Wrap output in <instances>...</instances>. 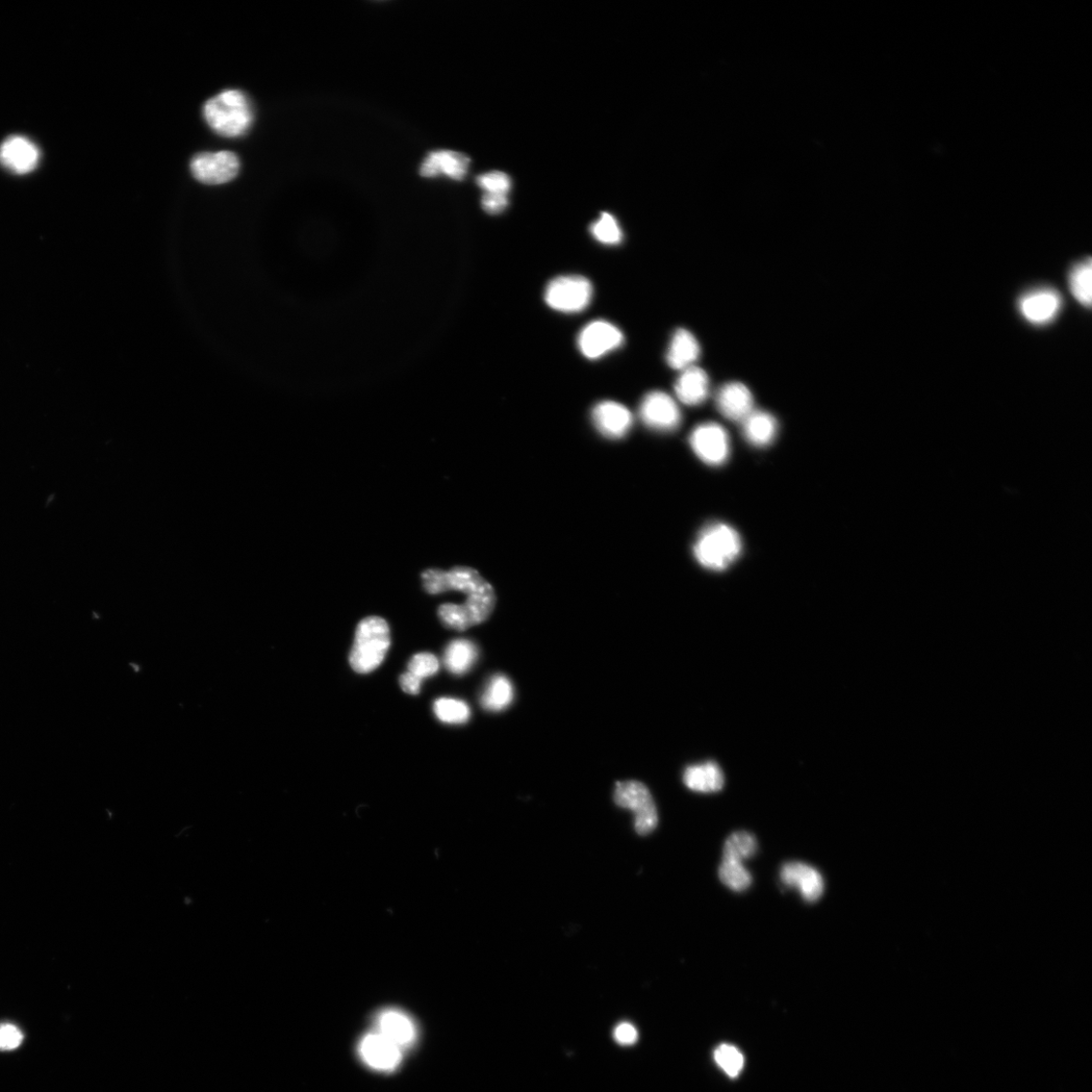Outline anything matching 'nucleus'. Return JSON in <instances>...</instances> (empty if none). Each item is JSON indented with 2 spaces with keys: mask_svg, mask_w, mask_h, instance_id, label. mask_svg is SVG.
Segmentation results:
<instances>
[{
  "mask_svg": "<svg viewBox=\"0 0 1092 1092\" xmlns=\"http://www.w3.org/2000/svg\"><path fill=\"white\" fill-rule=\"evenodd\" d=\"M590 230L593 237L602 244L617 245L623 239L617 220L609 213H602L600 219L592 224Z\"/></svg>",
  "mask_w": 1092,
  "mask_h": 1092,
  "instance_id": "29",
  "label": "nucleus"
},
{
  "mask_svg": "<svg viewBox=\"0 0 1092 1092\" xmlns=\"http://www.w3.org/2000/svg\"><path fill=\"white\" fill-rule=\"evenodd\" d=\"M204 115L214 131L229 138L242 136L253 119L249 101L239 90H226L208 100Z\"/></svg>",
  "mask_w": 1092,
  "mask_h": 1092,
  "instance_id": "4",
  "label": "nucleus"
},
{
  "mask_svg": "<svg viewBox=\"0 0 1092 1092\" xmlns=\"http://www.w3.org/2000/svg\"><path fill=\"white\" fill-rule=\"evenodd\" d=\"M360 1053L370 1068L379 1072L395 1071L402 1060V1049L378 1032L363 1039Z\"/></svg>",
  "mask_w": 1092,
  "mask_h": 1092,
  "instance_id": "13",
  "label": "nucleus"
},
{
  "mask_svg": "<svg viewBox=\"0 0 1092 1092\" xmlns=\"http://www.w3.org/2000/svg\"><path fill=\"white\" fill-rule=\"evenodd\" d=\"M720 878L726 887L736 893L747 891L753 881L751 873L743 863L727 860H722Z\"/></svg>",
  "mask_w": 1092,
  "mask_h": 1092,
  "instance_id": "27",
  "label": "nucleus"
},
{
  "mask_svg": "<svg viewBox=\"0 0 1092 1092\" xmlns=\"http://www.w3.org/2000/svg\"><path fill=\"white\" fill-rule=\"evenodd\" d=\"M742 423L744 436L752 445L768 446L777 437L778 422L769 412L754 410Z\"/></svg>",
  "mask_w": 1092,
  "mask_h": 1092,
  "instance_id": "22",
  "label": "nucleus"
},
{
  "mask_svg": "<svg viewBox=\"0 0 1092 1092\" xmlns=\"http://www.w3.org/2000/svg\"><path fill=\"white\" fill-rule=\"evenodd\" d=\"M640 416L647 426L658 431H673L682 421L675 400L660 391L651 392L643 399Z\"/></svg>",
  "mask_w": 1092,
  "mask_h": 1092,
  "instance_id": "10",
  "label": "nucleus"
},
{
  "mask_svg": "<svg viewBox=\"0 0 1092 1092\" xmlns=\"http://www.w3.org/2000/svg\"><path fill=\"white\" fill-rule=\"evenodd\" d=\"M23 1040L22 1032L15 1025L0 1024V1051H12L20 1046Z\"/></svg>",
  "mask_w": 1092,
  "mask_h": 1092,
  "instance_id": "33",
  "label": "nucleus"
},
{
  "mask_svg": "<svg viewBox=\"0 0 1092 1092\" xmlns=\"http://www.w3.org/2000/svg\"><path fill=\"white\" fill-rule=\"evenodd\" d=\"M514 697L512 683L503 675L491 679L481 696V705L489 711H501L510 706Z\"/></svg>",
  "mask_w": 1092,
  "mask_h": 1092,
  "instance_id": "24",
  "label": "nucleus"
},
{
  "mask_svg": "<svg viewBox=\"0 0 1092 1092\" xmlns=\"http://www.w3.org/2000/svg\"><path fill=\"white\" fill-rule=\"evenodd\" d=\"M675 393L685 405L702 404L709 395V377L706 371L695 366L683 370L675 384Z\"/></svg>",
  "mask_w": 1092,
  "mask_h": 1092,
  "instance_id": "19",
  "label": "nucleus"
},
{
  "mask_svg": "<svg viewBox=\"0 0 1092 1092\" xmlns=\"http://www.w3.org/2000/svg\"><path fill=\"white\" fill-rule=\"evenodd\" d=\"M508 205H510L508 195L485 194L481 198L482 208L491 215L502 213Z\"/></svg>",
  "mask_w": 1092,
  "mask_h": 1092,
  "instance_id": "34",
  "label": "nucleus"
},
{
  "mask_svg": "<svg viewBox=\"0 0 1092 1092\" xmlns=\"http://www.w3.org/2000/svg\"><path fill=\"white\" fill-rule=\"evenodd\" d=\"M390 647L388 622L379 616H369L359 623L355 631L349 664L359 674L371 673L382 665Z\"/></svg>",
  "mask_w": 1092,
  "mask_h": 1092,
  "instance_id": "2",
  "label": "nucleus"
},
{
  "mask_svg": "<svg viewBox=\"0 0 1092 1092\" xmlns=\"http://www.w3.org/2000/svg\"><path fill=\"white\" fill-rule=\"evenodd\" d=\"M438 719L449 724L466 723L471 717L470 707L461 700L440 698L435 704Z\"/></svg>",
  "mask_w": 1092,
  "mask_h": 1092,
  "instance_id": "28",
  "label": "nucleus"
},
{
  "mask_svg": "<svg viewBox=\"0 0 1092 1092\" xmlns=\"http://www.w3.org/2000/svg\"><path fill=\"white\" fill-rule=\"evenodd\" d=\"M422 680L407 672L400 677L401 688L410 695H418L421 690Z\"/></svg>",
  "mask_w": 1092,
  "mask_h": 1092,
  "instance_id": "36",
  "label": "nucleus"
},
{
  "mask_svg": "<svg viewBox=\"0 0 1092 1092\" xmlns=\"http://www.w3.org/2000/svg\"><path fill=\"white\" fill-rule=\"evenodd\" d=\"M377 1032L388 1038L402 1050L410 1047L417 1037L416 1027L409 1015L398 1009H387L378 1014Z\"/></svg>",
  "mask_w": 1092,
  "mask_h": 1092,
  "instance_id": "16",
  "label": "nucleus"
},
{
  "mask_svg": "<svg viewBox=\"0 0 1092 1092\" xmlns=\"http://www.w3.org/2000/svg\"><path fill=\"white\" fill-rule=\"evenodd\" d=\"M440 670V662L438 657L429 652H421L415 654L409 662L408 672L418 677L422 681L425 678L435 676Z\"/></svg>",
  "mask_w": 1092,
  "mask_h": 1092,
  "instance_id": "32",
  "label": "nucleus"
},
{
  "mask_svg": "<svg viewBox=\"0 0 1092 1092\" xmlns=\"http://www.w3.org/2000/svg\"><path fill=\"white\" fill-rule=\"evenodd\" d=\"M721 414L730 421L743 422L754 411V397L742 383H728L717 395Z\"/></svg>",
  "mask_w": 1092,
  "mask_h": 1092,
  "instance_id": "15",
  "label": "nucleus"
},
{
  "mask_svg": "<svg viewBox=\"0 0 1092 1092\" xmlns=\"http://www.w3.org/2000/svg\"><path fill=\"white\" fill-rule=\"evenodd\" d=\"M683 780L690 791L700 793H719L724 785L723 773L715 761L688 767Z\"/></svg>",
  "mask_w": 1092,
  "mask_h": 1092,
  "instance_id": "21",
  "label": "nucleus"
},
{
  "mask_svg": "<svg viewBox=\"0 0 1092 1092\" xmlns=\"http://www.w3.org/2000/svg\"><path fill=\"white\" fill-rule=\"evenodd\" d=\"M689 442L699 459L709 466H722L730 454L728 434L718 423L707 422L698 425L692 431Z\"/></svg>",
  "mask_w": 1092,
  "mask_h": 1092,
  "instance_id": "7",
  "label": "nucleus"
},
{
  "mask_svg": "<svg viewBox=\"0 0 1092 1092\" xmlns=\"http://www.w3.org/2000/svg\"><path fill=\"white\" fill-rule=\"evenodd\" d=\"M1092 265L1088 259L1078 264L1072 271L1070 277L1071 290L1074 298L1086 308L1091 306L1092 299Z\"/></svg>",
  "mask_w": 1092,
  "mask_h": 1092,
  "instance_id": "26",
  "label": "nucleus"
},
{
  "mask_svg": "<svg viewBox=\"0 0 1092 1092\" xmlns=\"http://www.w3.org/2000/svg\"><path fill=\"white\" fill-rule=\"evenodd\" d=\"M239 168L238 158L232 152L228 151L198 155L191 164L194 179L202 184L212 186L232 181L238 174Z\"/></svg>",
  "mask_w": 1092,
  "mask_h": 1092,
  "instance_id": "9",
  "label": "nucleus"
},
{
  "mask_svg": "<svg viewBox=\"0 0 1092 1092\" xmlns=\"http://www.w3.org/2000/svg\"><path fill=\"white\" fill-rule=\"evenodd\" d=\"M40 158L37 145L22 136H11L0 145V164L18 175L34 171L39 165Z\"/></svg>",
  "mask_w": 1092,
  "mask_h": 1092,
  "instance_id": "11",
  "label": "nucleus"
},
{
  "mask_svg": "<svg viewBox=\"0 0 1092 1092\" xmlns=\"http://www.w3.org/2000/svg\"><path fill=\"white\" fill-rule=\"evenodd\" d=\"M700 357V345L695 336L686 329L674 334L667 353L668 365L677 370L694 367Z\"/></svg>",
  "mask_w": 1092,
  "mask_h": 1092,
  "instance_id": "20",
  "label": "nucleus"
},
{
  "mask_svg": "<svg viewBox=\"0 0 1092 1092\" xmlns=\"http://www.w3.org/2000/svg\"><path fill=\"white\" fill-rule=\"evenodd\" d=\"M476 184L486 192L485 194H492L508 195L512 188L511 176L501 171H492L477 176Z\"/></svg>",
  "mask_w": 1092,
  "mask_h": 1092,
  "instance_id": "31",
  "label": "nucleus"
},
{
  "mask_svg": "<svg viewBox=\"0 0 1092 1092\" xmlns=\"http://www.w3.org/2000/svg\"><path fill=\"white\" fill-rule=\"evenodd\" d=\"M780 877L786 886L797 889L807 902L818 901L825 893L822 874L802 862L787 863L781 869Z\"/></svg>",
  "mask_w": 1092,
  "mask_h": 1092,
  "instance_id": "12",
  "label": "nucleus"
},
{
  "mask_svg": "<svg viewBox=\"0 0 1092 1092\" xmlns=\"http://www.w3.org/2000/svg\"><path fill=\"white\" fill-rule=\"evenodd\" d=\"M639 1034L636 1028L629 1023H621L616 1028L615 1038L621 1045H631L637 1042Z\"/></svg>",
  "mask_w": 1092,
  "mask_h": 1092,
  "instance_id": "35",
  "label": "nucleus"
},
{
  "mask_svg": "<svg viewBox=\"0 0 1092 1092\" xmlns=\"http://www.w3.org/2000/svg\"><path fill=\"white\" fill-rule=\"evenodd\" d=\"M470 162V159L459 152L437 151L424 160L420 174L429 179L445 174L452 180L462 181L468 173Z\"/></svg>",
  "mask_w": 1092,
  "mask_h": 1092,
  "instance_id": "17",
  "label": "nucleus"
},
{
  "mask_svg": "<svg viewBox=\"0 0 1092 1092\" xmlns=\"http://www.w3.org/2000/svg\"><path fill=\"white\" fill-rule=\"evenodd\" d=\"M616 803L633 811L634 828L638 833H651L657 826V812L652 796L647 786L639 781L617 782L615 793Z\"/></svg>",
  "mask_w": 1092,
  "mask_h": 1092,
  "instance_id": "6",
  "label": "nucleus"
},
{
  "mask_svg": "<svg viewBox=\"0 0 1092 1092\" xmlns=\"http://www.w3.org/2000/svg\"><path fill=\"white\" fill-rule=\"evenodd\" d=\"M742 549L743 544L738 531L727 524L717 522L700 531L693 551L702 567L722 572L738 560Z\"/></svg>",
  "mask_w": 1092,
  "mask_h": 1092,
  "instance_id": "3",
  "label": "nucleus"
},
{
  "mask_svg": "<svg viewBox=\"0 0 1092 1092\" xmlns=\"http://www.w3.org/2000/svg\"><path fill=\"white\" fill-rule=\"evenodd\" d=\"M424 590L430 595L448 591L465 595V604L445 603L439 608L442 624L453 630L465 631L485 622L496 606V593L491 583L476 570L454 567L449 571L429 569L422 573Z\"/></svg>",
  "mask_w": 1092,
  "mask_h": 1092,
  "instance_id": "1",
  "label": "nucleus"
},
{
  "mask_svg": "<svg viewBox=\"0 0 1092 1092\" xmlns=\"http://www.w3.org/2000/svg\"><path fill=\"white\" fill-rule=\"evenodd\" d=\"M477 658L476 647L468 640L452 641L444 652V665L454 675L467 673Z\"/></svg>",
  "mask_w": 1092,
  "mask_h": 1092,
  "instance_id": "23",
  "label": "nucleus"
},
{
  "mask_svg": "<svg viewBox=\"0 0 1092 1092\" xmlns=\"http://www.w3.org/2000/svg\"><path fill=\"white\" fill-rule=\"evenodd\" d=\"M592 419L599 433L613 440L624 438L633 423L632 414L625 405L614 401L597 404L592 411Z\"/></svg>",
  "mask_w": 1092,
  "mask_h": 1092,
  "instance_id": "14",
  "label": "nucleus"
},
{
  "mask_svg": "<svg viewBox=\"0 0 1092 1092\" xmlns=\"http://www.w3.org/2000/svg\"><path fill=\"white\" fill-rule=\"evenodd\" d=\"M624 342L620 330L612 323L597 320L581 329L578 346L583 357L598 360L605 354L619 348Z\"/></svg>",
  "mask_w": 1092,
  "mask_h": 1092,
  "instance_id": "8",
  "label": "nucleus"
},
{
  "mask_svg": "<svg viewBox=\"0 0 1092 1092\" xmlns=\"http://www.w3.org/2000/svg\"><path fill=\"white\" fill-rule=\"evenodd\" d=\"M1061 308V298L1052 290H1038L1024 296L1020 300V311L1027 321L1033 324H1046L1052 321Z\"/></svg>",
  "mask_w": 1092,
  "mask_h": 1092,
  "instance_id": "18",
  "label": "nucleus"
},
{
  "mask_svg": "<svg viewBox=\"0 0 1092 1092\" xmlns=\"http://www.w3.org/2000/svg\"><path fill=\"white\" fill-rule=\"evenodd\" d=\"M715 1061L719 1068L729 1077H738L744 1070L745 1057L733 1045L722 1044L715 1051Z\"/></svg>",
  "mask_w": 1092,
  "mask_h": 1092,
  "instance_id": "30",
  "label": "nucleus"
},
{
  "mask_svg": "<svg viewBox=\"0 0 1092 1092\" xmlns=\"http://www.w3.org/2000/svg\"><path fill=\"white\" fill-rule=\"evenodd\" d=\"M757 850L756 837L747 831L730 834L723 847V860L743 863Z\"/></svg>",
  "mask_w": 1092,
  "mask_h": 1092,
  "instance_id": "25",
  "label": "nucleus"
},
{
  "mask_svg": "<svg viewBox=\"0 0 1092 1092\" xmlns=\"http://www.w3.org/2000/svg\"><path fill=\"white\" fill-rule=\"evenodd\" d=\"M593 298L589 279L579 275L560 276L547 285L545 299L548 306L562 313H580L585 310Z\"/></svg>",
  "mask_w": 1092,
  "mask_h": 1092,
  "instance_id": "5",
  "label": "nucleus"
}]
</instances>
